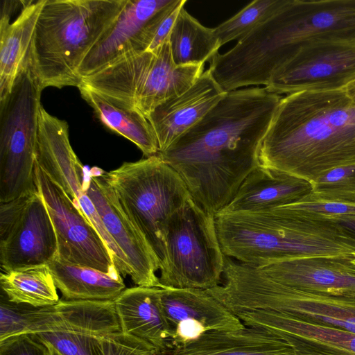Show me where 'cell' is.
Segmentation results:
<instances>
[{"mask_svg": "<svg viewBox=\"0 0 355 355\" xmlns=\"http://www.w3.org/2000/svg\"><path fill=\"white\" fill-rule=\"evenodd\" d=\"M48 266L65 300L114 301L125 289L119 273L68 263L56 257Z\"/></svg>", "mask_w": 355, "mask_h": 355, "instance_id": "24", "label": "cell"}, {"mask_svg": "<svg viewBox=\"0 0 355 355\" xmlns=\"http://www.w3.org/2000/svg\"><path fill=\"white\" fill-rule=\"evenodd\" d=\"M237 311H268L355 334V295L307 292L281 284L258 268L239 277L233 293Z\"/></svg>", "mask_w": 355, "mask_h": 355, "instance_id": "8", "label": "cell"}, {"mask_svg": "<svg viewBox=\"0 0 355 355\" xmlns=\"http://www.w3.org/2000/svg\"><path fill=\"white\" fill-rule=\"evenodd\" d=\"M35 162L92 223L108 248L116 268L119 270L126 269V257L107 232L93 202L84 190L85 168L71 146L67 122L51 115L42 105L38 115Z\"/></svg>", "mask_w": 355, "mask_h": 355, "instance_id": "9", "label": "cell"}, {"mask_svg": "<svg viewBox=\"0 0 355 355\" xmlns=\"http://www.w3.org/2000/svg\"><path fill=\"white\" fill-rule=\"evenodd\" d=\"M162 288L137 286L125 288L114 304L121 332L139 338L159 352L173 349L174 329L164 312Z\"/></svg>", "mask_w": 355, "mask_h": 355, "instance_id": "19", "label": "cell"}, {"mask_svg": "<svg viewBox=\"0 0 355 355\" xmlns=\"http://www.w3.org/2000/svg\"><path fill=\"white\" fill-rule=\"evenodd\" d=\"M282 98L265 87L226 92L157 155L178 173L193 200L216 216L260 165V148Z\"/></svg>", "mask_w": 355, "mask_h": 355, "instance_id": "1", "label": "cell"}, {"mask_svg": "<svg viewBox=\"0 0 355 355\" xmlns=\"http://www.w3.org/2000/svg\"><path fill=\"white\" fill-rule=\"evenodd\" d=\"M78 89L105 126L132 141L146 157L159 153L153 129L139 111L115 105L83 84Z\"/></svg>", "mask_w": 355, "mask_h": 355, "instance_id": "25", "label": "cell"}, {"mask_svg": "<svg viewBox=\"0 0 355 355\" xmlns=\"http://www.w3.org/2000/svg\"><path fill=\"white\" fill-rule=\"evenodd\" d=\"M215 220L224 254L256 268L301 257L355 254V239L331 218L302 216L276 208L220 213Z\"/></svg>", "mask_w": 355, "mask_h": 355, "instance_id": "3", "label": "cell"}, {"mask_svg": "<svg viewBox=\"0 0 355 355\" xmlns=\"http://www.w3.org/2000/svg\"><path fill=\"white\" fill-rule=\"evenodd\" d=\"M104 355H158V349L139 338L123 332L101 337Z\"/></svg>", "mask_w": 355, "mask_h": 355, "instance_id": "32", "label": "cell"}, {"mask_svg": "<svg viewBox=\"0 0 355 355\" xmlns=\"http://www.w3.org/2000/svg\"><path fill=\"white\" fill-rule=\"evenodd\" d=\"M277 208L293 214L311 218L355 217V203L320 200L309 196L295 203Z\"/></svg>", "mask_w": 355, "mask_h": 355, "instance_id": "31", "label": "cell"}, {"mask_svg": "<svg viewBox=\"0 0 355 355\" xmlns=\"http://www.w3.org/2000/svg\"><path fill=\"white\" fill-rule=\"evenodd\" d=\"M173 0H127L114 21L82 62L81 79L125 58L146 51L147 30Z\"/></svg>", "mask_w": 355, "mask_h": 355, "instance_id": "14", "label": "cell"}, {"mask_svg": "<svg viewBox=\"0 0 355 355\" xmlns=\"http://www.w3.org/2000/svg\"><path fill=\"white\" fill-rule=\"evenodd\" d=\"M158 355H171L169 351L164 352H159Z\"/></svg>", "mask_w": 355, "mask_h": 355, "instance_id": "37", "label": "cell"}, {"mask_svg": "<svg viewBox=\"0 0 355 355\" xmlns=\"http://www.w3.org/2000/svg\"><path fill=\"white\" fill-rule=\"evenodd\" d=\"M167 264L162 288L209 290L219 285L225 266L215 216L191 198L173 218L166 234Z\"/></svg>", "mask_w": 355, "mask_h": 355, "instance_id": "7", "label": "cell"}, {"mask_svg": "<svg viewBox=\"0 0 355 355\" xmlns=\"http://www.w3.org/2000/svg\"><path fill=\"white\" fill-rule=\"evenodd\" d=\"M209 69L182 94L158 105L148 116L164 152L200 121L225 95Z\"/></svg>", "mask_w": 355, "mask_h": 355, "instance_id": "18", "label": "cell"}, {"mask_svg": "<svg viewBox=\"0 0 355 355\" xmlns=\"http://www.w3.org/2000/svg\"><path fill=\"white\" fill-rule=\"evenodd\" d=\"M244 325L259 328L284 340L297 352L317 355H355V334L268 311H241Z\"/></svg>", "mask_w": 355, "mask_h": 355, "instance_id": "16", "label": "cell"}, {"mask_svg": "<svg viewBox=\"0 0 355 355\" xmlns=\"http://www.w3.org/2000/svg\"><path fill=\"white\" fill-rule=\"evenodd\" d=\"M49 349V352H50V355H61L60 354H59L58 352H56L54 349H53L52 347H48Z\"/></svg>", "mask_w": 355, "mask_h": 355, "instance_id": "36", "label": "cell"}, {"mask_svg": "<svg viewBox=\"0 0 355 355\" xmlns=\"http://www.w3.org/2000/svg\"><path fill=\"white\" fill-rule=\"evenodd\" d=\"M171 355H297L278 336L244 326L232 331H207L197 339L174 347Z\"/></svg>", "mask_w": 355, "mask_h": 355, "instance_id": "21", "label": "cell"}, {"mask_svg": "<svg viewBox=\"0 0 355 355\" xmlns=\"http://www.w3.org/2000/svg\"><path fill=\"white\" fill-rule=\"evenodd\" d=\"M355 295V294H354Z\"/></svg>", "mask_w": 355, "mask_h": 355, "instance_id": "39", "label": "cell"}, {"mask_svg": "<svg viewBox=\"0 0 355 355\" xmlns=\"http://www.w3.org/2000/svg\"><path fill=\"white\" fill-rule=\"evenodd\" d=\"M33 335L61 355H104L101 337L95 335L69 331Z\"/></svg>", "mask_w": 355, "mask_h": 355, "instance_id": "30", "label": "cell"}, {"mask_svg": "<svg viewBox=\"0 0 355 355\" xmlns=\"http://www.w3.org/2000/svg\"><path fill=\"white\" fill-rule=\"evenodd\" d=\"M260 165L310 182L355 164V102L344 89L282 97L262 141Z\"/></svg>", "mask_w": 355, "mask_h": 355, "instance_id": "2", "label": "cell"}, {"mask_svg": "<svg viewBox=\"0 0 355 355\" xmlns=\"http://www.w3.org/2000/svg\"><path fill=\"white\" fill-rule=\"evenodd\" d=\"M312 189L310 181L259 165L246 177L232 200L221 213L270 211L304 199Z\"/></svg>", "mask_w": 355, "mask_h": 355, "instance_id": "20", "label": "cell"}, {"mask_svg": "<svg viewBox=\"0 0 355 355\" xmlns=\"http://www.w3.org/2000/svg\"><path fill=\"white\" fill-rule=\"evenodd\" d=\"M162 288L164 312L174 330L179 322L187 320L200 323L207 331H232L245 326L234 313L207 290Z\"/></svg>", "mask_w": 355, "mask_h": 355, "instance_id": "23", "label": "cell"}, {"mask_svg": "<svg viewBox=\"0 0 355 355\" xmlns=\"http://www.w3.org/2000/svg\"><path fill=\"white\" fill-rule=\"evenodd\" d=\"M353 263L355 264V254H354L353 259H352Z\"/></svg>", "mask_w": 355, "mask_h": 355, "instance_id": "38", "label": "cell"}, {"mask_svg": "<svg viewBox=\"0 0 355 355\" xmlns=\"http://www.w3.org/2000/svg\"><path fill=\"white\" fill-rule=\"evenodd\" d=\"M355 80V43L313 41L300 46L272 75L265 88L286 95L344 89Z\"/></svg>", "mask_w": 355, "mask_h": 355, "instance_id": "11", "label": "cell"}, {"mask_svg": "<svg viewBox=\"0 0 355 355\" xmlns=\"http://www.w3.org/2000/svg\"><path fill=\"white\" fill-rule=\"evenodd\" d=\"M35 182L56 233V258L68 263L105 272L119 273L108 248L96 229L70 197L36 162Z\"/></svg>", "mask_w": 355, "mask_h": 355, "instance_id": "12", "label": "cell"}, {"mask_svg": "<svg viewBox=\"0 0 355 355\" xmlns=\"http://www.w3.org/2000/svg\"><path fill=\"white\" fill-rule=\"evenodd\" d=\"M0 284L7 299L35 308L57 304V287L48 265L1 272Z\"/></svg>", "mask_w": 355, "mask_h": 355, "instance_id": "27", "label": "cell"}, {"mask_svg": "<svg viewBox=\"0 0 355 355\" xmlns=\"http://www.w3.org/2000/svg\"><path fill=\"white\" fill-rule=\"evenodd\" d=\"M127 0H45L28 55L32 74L42 91L78 87V69L114 21Z\"/></svg>", "mask_w": 355, "mask_h": 355, "instance_id": "4", "label": "cell"}, {"mask_svg": "<svg viewBox=\"0 0 355 355\" xmlns=\"http://www.w3.org/2000/svg\"><path fill=\"white\" fill-rule=\"evenodd\" d=\"M354 254L296 258L257 268L274 281L300 291L355 294Z\"/></svg>", "mask_w": 355, "mask_h": 355, "instance_id": "17", "label": "cell"}, {"mask_svg": "<svg viewBox=\"0 0 355 355\" xmlns=\"http://www.w3.org/2000/svg\"><path fill=\"white\" fill-rule=\"evenodd\" d=\"M58 239L39 191L0 205V262L4 272L48 265Z\"/></svg>", "mask_w": 355, "mask_h": 355, "instance_id": "10", "label": "cell"}, {"mask_svg": "<svg viewBox=\"0 0 355 355\" xmlns=\"http://www.w3.org/2000/svg\"><path fill=\"white\" fill-rule=\"evenodd\" d=\"M41 93L28 62L0 100V202L38 191L35 155Z\"/></svg>", "mask_w": 355, "mask_h": 355, "instance_id": "6", "label": "cell"}, {"mask_svg": "<svg viewBox=\"0 0 355 355\" xmlns=\"http://www.w3.org/2000/svg\"><path fill=\"white\" fill-rule=\"evenodd\" d=\"M69 331L103 336L121 332L114 301H60L52 306H21L20 334Z\"/></svg>", "mask_w": 355, "mask_h": 355, "instance_id": "15", "label": "cell"}, {"mask_svg": "<svg viewBox=\"0 0 355 355\" xmlns=\"http://www.w3.org/2000/svg\"><path fill=\"white\" fill-rule=\"evenodd\" d=\"M45 0L26 1L17 17L0 12V100L10 92L28 62L30 47Z\"/></svg>", "mask_w": 355, "mask_h": 355, "instance_id": "22", "label": "cell"}, {"mask_svg": "<svg viewBox=\"0 0 355 355\" xmlns=\"http://www.w3.org/2000/svg\"><path fill=\"white\" fill-rule=\"evenodd\" d=\"M127 214L166 267V234L173 218L192 198L178 173L158 155L105 172Z\"/></svg>", "mask_w": 355, "mask_h": 355, "instance_id": "5", "label": "cell"}, {"mask_svg": "<svg viewBox=\"0 0 355 355\" xmlns=\"http://www.w3.org/2000/svg\"><path fill=\"white\" fill-rule=\"evenodd\" d=\"M331 219L351 238L355 239V217Z\"/></svg>", "mask_w": 355, "mask_h": 355, "instance_id": "34", "label": "cell"}, {"mask_svg": "<svg viewBox=\"0 0 355 355\" xmlns=\"http://www.w3.org/2000/svg\"><path fill=\"white\" fill-rule=\"evenodd\" d=\"M315 199L355 203V164L329 170L312 182Z\"/></svg>", "mask_w": 355, "mask_h": 355, "instance_id": "29", "label": "cell"}, {"mask_svg": "<svg viewBox=\"0 0 355 355\" xmlns=\"http://www.w3.org/2000/svg\"><path fill=\"white\" fill-rule=\"evenodd\" d=\"M344 89L349 98L355 102V80L349 83Z\"/></svg>", "mask_w": 355, "mask_h": 355, "instance_id": "35", "label": "cell"}, {"mask_svg": "<svg viewBox=\"0 0 355 355\" xmlns=\"http://www.w3.org/2000/svg\"><path fill=\"white\" fill-rule=\"evenodd\" d=\"M169 43L177 65L210 62L221 47L214 28L201 24L184 7L172 28Z\"/></svg>", "mask_w": 355, "mask_h": 355, "instance_id": "26", "label": "cell"}, {"mask_svg": "<svg viewBox=\"0 0 355 355\" xmlns=\"http://www.w3.org/2000/svg\"><path fill=\"white\" fill-rule=\"evenodd\" d=\"M289 0H255L216 28L220 46L239 41L282 9Z\"/></svg>", "mask_w": 355, "mask_h": 355, "instance_id": "28", "label": "cell"}, {"mask_svg": "<svg viewBox=\"0 0 355 355\" xmlns=\"http://www.w3.org/2000/svg\"><path fill=\"white\" fill-rule=\"evenodd\" d=\"M0 355H50V352L33 334H24L0 341Z\"/></svg>", "mask_w": 355, "mask_h": 355, "instance_id": "33", "label": "cell"}, {"mask_svg": "<svg viewBox=\"0 0 355 355\" xmlns=\"http://www.w3.org/2000/svg\"><path fill=\"white\" fill-rule=\"evenodd\" d=\"M83 185L107 232L126 257L132 281L139 286L162 288L156 275L159 260L120 203L105 172L97 167L85 169Z\"/></svg>", "mask_w": 355, "mask_h": 355, "instance_id": "13", "label": "cell"}]
</instances>
